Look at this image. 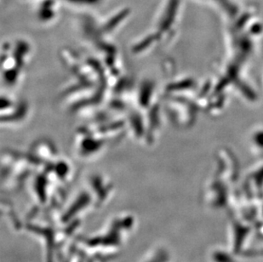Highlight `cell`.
Here are the masks:
<instances>
[{
	"label": "cell",
	"mask_w": 263,
	"mask_h": 262,
	"mask_svg": "<svg viewBox=\"0 0 263 262\" xmlns=\"http://www.w3.org/2000/svg\"><path fill=\"white\" fill-rule=\"evenodd\" d=\"M0 53V75L4 84L14 86L20 80L31 54V45L25 40L5 42Z\"/></svg>",
	"instance_id": "6da1fadb"
},
{
	"label": "cell",
	"mask_w": 263,
	"mask_h": 262,
	"mask_svg": "<svg viewBox=\"0 0 263 262\" xmlns=\"http://www.w3.org/2000/svg\"><path fill=\"white\" fill-rule=\"evenodd\" d=\"M32 155L39 162L45 164L50 163L58 158V149L48 140H40L32 147Z\"/></svg>",
	"instance_id": "7a4b0ae2"
},
{
	"label": "cell",
	"mask_w": 263,
	"mask_h": 262,
	"mask_svg": "<svg viewBox=\"0 0 263 262\" xmlns=\"http://www.w3.org/2000/svg\"><path fill=\"white\" fill-rule=\"evenodd\" d=\"M28 114V105L27 102H18L15 108L7 114L0 116V124H14L24 120Z\"/></svg>",
	"instance_id": "3957f363"
},
{
	"label": "cell",
	"mask_w": 263,
	"mask_h": 262,
	"mask_svg": "<svg viewBox=\"0 0 263 262\" xmlns=\"http://www.w3.org/2000/svg\"><path fill=\"white\" fill-rule=\"evenodd\" d=\"M18 102L7 96H0V116L7 114L17 106Z\"/></svg>",
	"instance_id": "277c9868"
}]
</instances>
